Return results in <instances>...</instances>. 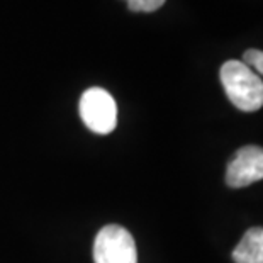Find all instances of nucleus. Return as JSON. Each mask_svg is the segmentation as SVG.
<instances>
[{
    "instance_id": "f257e3e1",
    "label": "nucleus",
    "mask_w": 263,
    "mask_h": 263,
    "mask_svg": "<svg viewBox=\"0 0 263 263\" xmlns=\"http://www.w3.org/2000/svg\"><path fill=\"white\" fill-rule=\"evenodd\" d=\"M221 83L229 102L243 112H255L263 107V80L248 65L229 60L221 66Z\"/></svg>"
},
{
    "instance_id": "f03ea898",
    "label": "nucleus",
    "mask_w": 263,
    "mask_h": 263,
    "mask_svg": "<svg viewBox=\"0 0 263 263\" xmlns=\"http://www.w3.org/2000/svg\"><path fill=\"white\" fill-rule=\"evenodd\" d=\"M95 263H138L134 238L119 224L104 226L93 241Z\"/></svg>"
},
{
    "instance_id": "7ed1b4c3",
    "label": "nucleus",
    "mask_w": 263,
    "mask_h": 263,
    "mask_svg": "<svg viewBox=\"0 0 263 263\" xmlns=\"http://www.w3.org/2000/svg\"><path fill=\"white\" fill-rule=\"evenodd\" d=\"M80 116L90 131L97 134L112 133L117 124L116 100L104 88H88L80 99Z\"/></svg>"
},
{
    "instance_id": "20e7f679",
    "label": "nucleus",
    "mask_w": 263,
    "mask_h": 263,
    "mask_svg": "<svg viewBox=\"0 0 263 263\" xmlns=\"http://www.w3.org/2000/svg\"><path fill=\"white\" fill-rule=\"evenodd\" d=\"M263 180V148L248 144L236 151L228 163L226 183L233 189H241Z\"/></svg>"
},
{
    "instance_id": "39448f33",
    "label": "nucleus",
    "mask_w": 263,
    "mask_h": 263,
    "mask_svg": "<svg viewBox=\"0 0 263 263\" xmlns=\"http://www.w3.org/2000/svg\"><path fill=\"white\" fill-rule=\"evenodd\" d=\"M231 256L234 263H263V228H250Z\"/></svg>"
},
{
    "instance_id": "423d86ee",
    "label": "nucleus",
    "mask_w": 263,
    "mask_h": 263,
    "mask_svg": "<svg viewBox=\"0 0 263 263\" xmlns=\"http://www.w3.org/2000/svg\"><path fill=\"white\" fill-rule=\"evenodd\" d=\"M126 2L133 12H155L165 4V0H126Z\"/></svg>"
},
{
    "instance_id": "0eeeda50",
    "label": "nucleus",
    "mask_w": 263,
    "mask_h": 263,
    "mask_svg": "<svg viewBox=\"0 0 263 263\" xmlns=\"http://www.w3.org/2000/svg\"><path fill=\"white\" fill-rule=\"evenodd\" d=\"M243 63L263 75V51H260V49H246L243 53Z\"/></svg>"
}]
</instances>
